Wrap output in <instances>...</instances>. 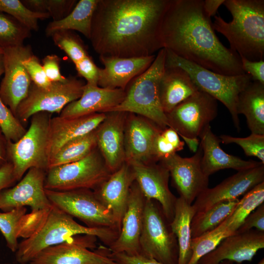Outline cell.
Returning a JSON list of instances; mask_svg holds the SVG:
<instances>
[{
    "instance_id": "ffe728a7",
    "label": "cell",
    "mask_w": 264,
    "mask_h": 264,
    "mask_svg": "<svg viewBox=\"0 0 264 264\" xmlns=\"http://www.w3.org/2000/svg\"><path fill=\"white\" fill-rule=\"evenodd\" d=\"M161 130L150 120L128 112L124 132L125 162H156L154 157L153 145Z\"/></svg>"
},
{
    "instance_id": "db71d44e",
    "label": "cell",
    "mask_w": 264,
    "mask_h": 264,
    "mask_svg": "<svg viewBox=\"0 0 264 264\" xmlns=\"http://www.w3.org/2000/svg\"><path fill=\"white\" fill-rule=\"evenodd\" d=\"M186 144L190 151L195 153L199 146V140L198 137L189 138L183 136H180Z\"/></svg>"
},
{
    "instance_id": "d590c367",
    "label": "cell",
    "mask_w": 264,
    "mask_h": 264,
    "mask_svg": "<svg viewBox=\"0 0 264 264\" xmlns=\"http://www.w3.org/2000/svg\"><path fill=\"white\" fill-rule=\"evenodd\" d=\"M31 31L13 17L0 12V47L2 49L23 44Z\"/></svg>"
},
{
    "instance_id": "9c48e42d",
    "label": "cell",
    "mask_w": 264,
    "mask_h": 264,
    "mask_svg": "<svg viewBox=\"0 0 264 264\" xmlns=\"http://www.w3.org/2000/svg\"><path fill=\"white\" fill-rule=\"evenodd\" d=\"M139 246L141 255L162 264H177L176 238L161 206L153 199L145 198Z\"/></svg>"
},
{
    "instance_id": "d4e9b609",
    "label": "cell",
    "mask_w": 264,
    "mask_h": 264,
    "mask_svg": "<svg viewBox=\"0 0 264 264\" xmlns=\"http://www.w3.org/2000/svg\"><path fill=\"white\" fill-rule=\"evenodd\" d=\"M125 96L124 89L103 88L86 83L81 96L67 104L59 116L73 118L95 113H106L121 103Z\"/></svg>"
},
{
    "instance_id": "91938a15",
    "label": "cell",
    "mask_w": 264,
    "mask_h": 264,
    "mask_svg": "<svg viewBox=\"0 0 264 264\" xmlns=\"http://www.w3.org/2000/svg\"><path fill=\"white\" fill-rule=\"evenodd\" d=\"M10 264V263H6V264Z\"/></svg>"
},
{
    "instance_id": "e575fe53",
    "label": "cell",
    "mask_w": 264,
    "mask_h": 264,
    "mask_svg": "<svg viewBox=\"0 0 264 264\" xmlns=\"http://www.w3.org/2000/svg\"><path fill=\"white\" fill-rule=\"evenodd\" d=\"M96 147L95 129L64 145L50 159L48 169L81 159Z\"/></svg>"
},
{
    "instance_id": "7bdbcfd3",
    "label": "cell",
    "mask_w": 264,
    "mask_h": 264,
    "mask_svg": "<svg viewBox=\"0 0 264 264\" xmlns=\"http://www.w3.org/2000/svg\"><path fill=\"white\" fill-rule=\"evenodd\" d=\"M22 64L33 84L42 88L51 85L52 82L47 78L37 56L31 55L22 61Z\"/></svg>"
},
{
    "instance_id": "ba28073f",
    "label": "cell",
    "mask_w": 264,
    "mask_h": 264,
    "mask_svg": "<svg viewBox=\"0 0 264 264\" xmlns=\"http://www.w3.org/2000/svg\"><path fill=\"white\" fill-rule=\"evenodd\" d=\"M111 174L96 147L81 159L49 168L46 172L44 188L59 191L94 190Z\"/></svg>"
},
{
    "instance_id": "c3c4849f",
    "label": "cell",
    "mask_w": 264,
    "mask_h": 264,
    "mask_svg": "<svg viewBox=\"0 0 264 264\" xmlns=\"http://www.w3.org/2000/svg\"><path fill=\"white\" fill-rule=\"evenodd\" d=\"M244 73L249 75L252 81L264 84V60L252 61L240 57Z\"/></svg>"
},
{
    "instance_id": "3957f363",
    "label": "cell",
    "mask_w": 264,
    "mask_h": 264,
    "mask_svg": "<svg viewBox=\"0 0 264 264\" xmlns=\"http://www.w3.org/2000/svg\"><path fill=\"white\" fill-rule=\"evenodd\" d=\"M223 4L232 20L227 22L215 16L214 30L227 39L230 48L240 57L264 60V0H225Z\"/></svg>"
},
{
    "instance_id": "f35d334b",
    "label": "cell",
    "mask_w": 264,
    "mask_h": 264,
    "mask_svg": "<svg viewBox=\"0 0 264 264\" xmlns=\"http://www.w3.org/2000/svg\"><path fill=\"white\" fill-rule=\"evenodd\" d=\"M229 235L220 224L213 230L191 240L192 256L188 264H198L203 256L214 250Z\"/></svg>"
},
{
    "instance_id": "7a4b0ae2",
    "label": "cell",
    "mask_w": 264,
    "mask_h": 264,
    "mask_svg": "<svg viewBox=\"0 0 264 264\" xmlns=\"http://www.w3.org/2000/svg\"><path fill=\"white\" fill-rule=\"evenodd\" d=\"M163 47L213 72L244 74L240 56L219 40L203 0H170L162 21Z\"/></svg>"
},
{
    "instance_id": "681fc988",
    "label": "cell",
    "mask_w": 264,
    "mask_h": 264,
    "mask_svg": "<svg viewBox=\"0 0 264 264\" xmlns=\"http://www.w3.org/2000/svg\"><path fill=\"white\" fill-rule=\"evenodd\" d=\"M109 255L119 264H162L154 259L141 254L129 255L124 253H113L110 252Z\"/></svg>"
},
{
    "instance_id": "ee69618b",
    "label": "cell",
    "mask_w": 264,
    "mask_h": 264,
    "mask_svg": "<svg viewBox=\"0 0 264 264\" xmlns=\"http://www.w3.org/2000/svg\"><path fill=\"white\" fill-rule=\"evenodd\" d=\"M77 2L76 0H44V12L53 21H60L71 12Z\"/></svg>"
},
{
    "instance_id": "7c38bea8",
    "label": "cell",
    "mask_w": 264,
    "mask_h": 264,
    "mask_svg": "<svg viewBox=\"0 0 264 264\" xmlns=\"http://www.w3.org/2000/svg\"><path fill=\"white\" fill-rule=\"evenodd\" d=\"M97 239L92 235L75 236L64 242L44 249L29 264H119L109 256L108 248H97Z\"/></svg>"
},
{
    "instance_id": "83f0119b",
    "label": "cell",
    "mask_w": 264,
    "mask_h": 264,
    "mask_svg": "<svg viewBox=\"0 0 264 264\" xmlns=\"http://www.w3.org/2000/svg\"><path fill=\"white\" fill-rule=\"evenodd\" d=\"M48 209L26 214L27 209L23 207L0 212V231L11 251H17L19 237L27 239L34 232Z\"/></svg>"
},
{
    "instance_id": "603a6c76",
    "label": "cell",
    "mask_w": 264,
    "mask_h": 264,
    "mask_svg": "<svg viewBox=\"0 0 264 264\" xmlns=\"http://www.w3.org/2000/svg\"><path fill=\"white\" fill-rule=\"evenodd\" d=\"M155 56L126 58L99 55L104 67L99 69L98 86L125 90L133 79L149 68Z\"/></svg>"
},
{
    "instance_id": "680465c9",
    "label": "cell",
    "mask_w": 264,
    "mask_h": 264,
    "mask_svg": "<svg viewBox=\"0 0 264 264\" xmlns=\"http://www.w3.org/2000/svg\"><path fill=\"white\" fill-rule=\"evenodd\" d=\"M3 49L2 48L0 47V54H3Z\"/></svg>"
},
{
    "instance_id": "8fae6325",
    "label": "cell",
    "mask_w": 264,
    "mask_h": 264,
    "mask_svg": "<svg viewBox=\"0 0 264 264\" xmlns=\"http://www.w3.org/2000/svg\"><path fill=\"white\" fill-rule=\"evenodd\" d=\"M52 204L89 227H108L119 232L120 226L111 213L89 189L59 191L45 189Z\"/></svg>"
},
{
    "instance_id": "2e32d148",
    "label": "cell",
    "mask_w": 264,
    "mask_h": 264,
    "mask_svg": "<svg viewBox=\"0 0 264 264\" xmlns=\"http://www.w3.org/2000/svg\"><path fill=\"white\" fill-rule=\"evenodd\" d=\"M45 175L43 170L29 169L17 184L0 192V210L7 212L27 206L31 211L37 212L50 208L52 203L44 188Z\"/></svg>"
},
{
    "instance_id": "e0dca14e",
    "label": "cell",
    "mask_w": 264,
    "mask_h": 264,
    "mask_svg": "<svg viewBox=\"0 0 264 264\" xmlns=\"http://www.w3.org/2000/svg\"><path fill=\"white\" fill-rule=\"evenodd\" d=\"M264 181V164L238 171L216 186L207 188L195 199V213L205 211L217 204L234 200Z\"/></svg>"
},
{
    "instance_id": "f1b7e54d",
    "label": "cell",
    "mask_w": 264,
    "mask_h": 264,
    "mask_svg": "<svg viewBox=\"0 0 264 264\" xmlns=\"http://www.w3.org/2000/svg\"><path fill=\"white\" fill-rule=\"evenodd\" d=\"M199 89L188 73L176 66H165L160 78L159 97L165 114Z\"/></svg>"
},
{
    "instance_id": "4fadbf2b",
    "label": "cell",
    "mask_w": 264,
    "mask_h": 264,
    "mask_svg": "<svg viewBox=\"0 0 264 264\" xmlns=\"http://www.w3.org/2000/svg\"><path fill=\"white\" fill-rule=\"evenodd\" d=\"M218 114L217 100L199 90L166 114L179 136L199 137Z\"/></svg>"
},
{
    "instance_id": "277c9868",
    "label": "cell",
    "mask_w": 264,
    "mask_h": 264,
    "mask_svg": "<svg viewBox=\"0 0 264 264\" xmlns=\"http://www.w3.org/2000/svg\"><path fill=\"white\" fill-rule=\"evenodd\" d=\"M118 234V231L110 228L81 225L72 217L52 204L34 232L19 243L16 260L20 264H27L44 249L77 235L94 236L109 246Z\"/></svg>"
},
{
    "instance_id": "74e56055",
    "label": "cell",
    "mask_w": 264,
    "mask_h": 264,
    "mask_svg": "<svg viewBox=\"0 0 264 264\" xmlns=\"http://www.w3.org/2000/svg\"><path fill=\"white\" fill-rule=\"evenodd\" d=\"M51 37L54 44L64 51L74 64L89 55L83 40L73 31L57 30Z\"/></svg>"
},
{
    "instance_id": "4316f807",
    "label": "cell",
    "mask_w": 264,
    "mask_h": 264,
    "mask_svg": "<svg viewBox=\"0 0 264 264\" xmlns=\"http://www.w3.org/2000/svg\"><path fill=\"white\" fill-rule=\"evenodd\" d=\"M199 138L202 151L201 169L208 177L221 170L232 169L240 171L264 164L261 162L243 160L225 152L220 148V141L212 132L210 125Z\"/></svg>"
},
{
    "instance_id": "60d3db41",
    "label": "cell",
    "mask_w": 264,
    "mask_h": 264,
    "mask_svg": "<svg viewBox=\"0 0 264 264\" xmlns=\"http://www.w3.org/2000/svg\"><path fill=\"white\" fill-rule=\"evenodd\" d=\"M219 138L222 143L237 144L246 156L256 157L264 164V135L251 133L246 137H237L222 134Z\"/></svg>"
},
{
    "instance_id": "f907efd6",
    "label": "cell",
    "mask_w": 264,
    "mask_h": 264,
    "mask_svg": "<svg viewBox=\"0 0 264 264\" xmlns=\"http://www.w3.org/2000/svg\"><path fill=\"white\" fill-rule=\"evenodd\" d=\"M17 180L13 173L12 164L8 161L0 168V192L11 186Z\"/></svg>"
},
{
    "instance_id": "bcb514c9",
    "label": "cell",
    "mask_w": 264,
    "mask_h": 264,
    "mask_svg": "<svg viewBox=\"0 0 264 264\" xmlns=\"http://www.w3.org/2000/svg\"><path fill=\"white\" fill-rule=\"evenodd\" d=\"M61 59L55 54L47 55L42 59V66L48 79L51 82H63L66 77L62 75L60 64Z\"/></svg>"
},
{
    "instance_id": "11a10c76",
    "label": "cell",
    "mask_w": 264,
    "mask_h": 264,
    "mask_svg": "<svg viewBox=\"0 0 264 264\" xmlns=\"http://www.w3.org/2000/svg\"><path fill=\"white\" fill-rule=\"evenodd\" d=\"M4 73L3 54H0V77Z\"/></svg>"
},
{
    "instance_id": "484cf974",
    "label": "cell",
    "mask_w": 264,
    "mask_h": 264,
    "mask_svg": "<svg viewBox=\"0 0 264 264\" xmlns=\"http://www.w3.org/2000/svg\"><path fill=\"white\" fill-rule=\"evenodd\" d=\"M106 116L105 113H95L73 118L59 116L51 118L47 144L49 160L67 142L95 130Z\"/></svg>"
},
{
    "instance_id": "5b68a950",
    "label": "cell",
    "mask_w": 264,
    "mask_h": 264,
    "mask_svg": "<svg viewBox=\"0 0 264 264\" xmlns=\"http://www.w3.org/2000/svg\"><path fill=\"white\" fill-rule=\"evenodd\" d=\"M165 48L160 49L149 68L127 85L121 103L108 112L132 113L150 120L162 130L169 127L158 91L159 81L165 69Z\"/></svg>"
},
{
    "instance_id": "8d00e7d4",
    "label": "cell",
    "mask_w": 264,
    "mask_h": 264,
    "mask_svg": "<svg viewBox=\"0 0 264 264\" xmlns=\"http://www.w3.org/2000/svg\"><path fill=\"white\" fill-rule=\"evenodd\" d=\"M0 12L13 17L30 31H35L39 30V20L50 18L47 13L30 11L19 0H0Z\"/></svg>"
},
{
    "instance_id": "1f68e13d",
    "label": "cell",
    "mask_w": 264,
    "mask_h": 264,
    "mask_svg": "<svg viewBox=\"0 0 264 264\" xmlns=\"http://www.w3.org/2000/svg\"><path fill=\"white\" fill-rule=\"evenodd\" d=\"M99 0H80L71 12L64 19L49 22L45 29V35L51 37L60 30L77 31L89 40L91 25L95 8Z\"/></svg>"
},
{
    "instance_id": "d6986e66",
    "label": "cell",
    "mask_w": 264,
    "mask_h": 264,
    "mask_svg": "<svg viewBox=\"0 0 264 264\" xmlns=\"http://www.w3.org/2000/svg\"><path fill=\"white\" fill-rule=\"evenodd\" d=\"M145 198L134 180L131 186L126 211L116 239L109 246L111 253L140 254L139 239L143 225Z\"/></svg>"
},
{
    "instance_id": "5bb4252c",
    "label": "cell",
    "mask_w": 264,
    "mask_h": 264,
    "mask_svg": "<svg viewBox=\"0 0 264 264\" xmlns=\"http://www.w3.org/2000/svg\"><path fill=\"white\" fill-rule=\"evenodd\" d=\"M3 49L4 75L0 85V98L16 116L17 109L27 96L32 83L22 61L33 53L29 44Z\"/></svg>"
},
{
    "instance_id": "836d02e7",
    "label": "cell",
    "mask_w": 264,
    "mask_h": 264,
    "mask_svg": "<svg viewBox=\"0 0 264 264\" xmlns=\"http://www.w3.org/2000/svg\"><path fill=\"white\" fill-rule=\"evenodd\" d=\"M264 201V181L256 185L239 199L233 212L221 223L228 234H234L245 218Z\"/></svg>"
},
{
    "instance_id": "8992f818",
    "label": "cell",
    "mask_w": 264,
    "mask_h": 264,
    "mask_svg": "<svg viewBox=\"0 0 264 264\" xmlns=\"http://www.w3.org/2000/svg\"><path fill=\"white\" fill-rule=\"evenodd\" d=\"M165 66H176L185 70L198 89L222 103L228 110L238 131L240 122L237 110L240 93L252 81L244 74L229 76L218 73L180 58L166 49Z\"/></svg>"
},
{
    "instance_id": "52a82bcc",
    "label": "cell",
    "mask_w": 264,
    "mask_h": 264,
    "mask_svg": "<svg viewBox=\"0 0 264 264\" xmlns=\"http://www.w3.org/2000/svg\"><path fill=\"white\" fill-rule=\"evenodd\" d=\"M51 114L45 111L34 114L24 135L16 142L7 141L8 160L13 165L17 181H20L31 168L47 171L49 161L47 144Z\"/></svg>"
},
{
    "instance_id": "ab89813d",
    "label": "cell",
    "mask_w": 264,
    "mask_h": 264,
    "mask_svg": "<svg viewBox=\"0 0 264 264\" xmlns=\"http://www.w3.org/2000/svg\"><path fill=\"white\" fill-rule=\"evenodd\" d=\"M185 143L177 132L167 127L161 130L156 136L153 145V155L155 162H159L177 152L182 150Z\"/></svg>"
},
{
    "instance_id": "44dd1931",
    "label": "cell",
    "mask_w": 264,
    "mask_h": 264,
    "mask_svg": "<svg viewBox=\"0 0 264 264\" xmlns=\"http://www.w3.org/2000/svg\"><path fill=\"white\" fill-rule=\"evenodd\" d=\"M105 113V118L96 129L97 147L112 173L125 162L124 132L128 112Z\"/></svg>"
},
{
    "instance_id": "f546056e",
    "label": "cell",
    "mask_w": 264,
    "mask_h": 264,
    "mask_svg": "<svg viewBox=\"0 0 264 264\" xmlns=\"http://www.w3.org/2000/svg\"><path fill=\"white\" fill-rule=\"evenodd\" d=\"M237 110L245 117L251 133L264 135V84L252 81L240 93Z\"/></svg>"
},
{
    "instance_id": "816d5d0a",
    "label": "cell",
    "mask_w": 264,
    "mask_h": 264,
    "mask_svg": "<svg viewBox=\"0 0 264 264\" xmlns=\"http://www.w3.org/2000/svg\"><path fill=\"white\" fill-rule=\"evenodd\" d=\"M225 0H204L203 6L206 15L211 18L215 16L219 8L223 4Z\"/></svg>"
},
{
    "instance_id": "9f6ffc18",
    "label": "cell",
    "mask_w": 264,
    "mask_h": 264,
    "mask_svg": "<svg viewBox=\"0 0 264 264\" xmlns=\"http://www.w3.org/2000/svg\"><path fill=\"white\" fill-rule=\"evenodd\" d=\"M219 264H234V263L229 261H223L220 262Z\"/></svg>"
},
{
    "instance_id": "7402d4cb",
    "label": "cell",
    "mask_w": 264,
    "mask_h": 264,
    "mask_svg": "<svg viewBox=\"0 0 264 264\" xmlns=\"http://www.w3.org/2000/svg\"><path fill=\"white\" fill-rule=\"evenodd\" d=\"M264 248V232L251 229L227 237L202 257L198 264H219L223 261L240 264L251 261L257 252Z\"/></svg>"
},
{
    "instance_id": "9a60e30c",
    "label": "cell",
    "mask_w": 264,
    "mask_h": 264,
    "mask_svg": "<svg viewBox=\"0 0 264 264\" xmlns=\"http://www.w3.org/2000/svg\"><path fill=\"white\" fill-rule=\"evenodd\" d=\"M202 156L199 144L197 151L191 157H182L176 153L159 161L168 170L179 197L190 204L208 188L209 177L204 174L201 169Z\"/></svg>"
},
{
    "instance_id": "7dc6e473",
    "label": "cell",
    "mask_w": 264,
    "mask_h": 264,
    "mask_svg": "<svg viewBox=\"0 0 264 264\" xmlns=\"http://www.w3.org/2000/svg\"><path fill=\"white\" fill-rule=\"evenodd\" d=\"M253 228L264 232V203L260 205L245 218L235 234L242 233Z\"/></svg>"
},
{
    "instance_id": "6f0895ef",
    "label": "cell",
    "mask_w": 264,
    "mask_h": 264,
    "mask_svg": "<svg viewBox=\"0 0 264 264\" xmlns=\"http://www.w3.org/2000/svg\"><path fill=\"white\" fill-rule=\"evenodd\" d=\"M257 264H264V259H261Z\"/></svg>"
},
{
    "instance_id": "ac0fdd59",
    "label": "cell",
    "mask_w": 264,
    "mask_h": 264,
    "mask_svg": "<svg viewBox=\"0 0 264 264\" xmlns=\"http://www.w3.org/2000/svg\"><path fill=\"white\" fill-rule=\"evenodd\" d=\"M128 164L132 168L134 180L144 197L158 202L166 218L170 223L174 217L177 198L169 189L170 175L168 170L160 163L146 164L133 162Z\"/></svg>"
},
{
    "instance_id": "f5cc1de1",
    "label": "cell",
    "mask_w": 264,
    "mask_h": 264,
    "mask_svg": "<svg viewBox=\"0 0 264 264\" xmlns=\"http://www.w3.org/2000/svg\"><path fill=\"white\" fill-rule=\"evenodd\" d=\"M8 161L7 141L0 128V168Z\"/></svg>"
},
{
    "instance_id": "f6af8a7d",
    "label": "cell",
    "mask_w": 264,
    "mask_h": 264,
    "mask_svg": "<svg viewBox=\"0 0 264 264\" xmlns=\"http://www.w3.org/2000/svg\"><path fill=\"white\" fill-rule=\"evenodd\" d=\"M78 75L87 81V84L98 86L99 69L89 55L74 64Z\"/></svg>"
},
{
    "instance_id": "30bf717a",
    "label": "cell",
    "mask_w": 264,
    "mask_h": 264,
    "mask_svg": "<svg viewBox=\"0 0 264 264\" xmlns=\"http://www.w3.org/2000/svg\"><path fill=\"white\" fill-rule=\"evenodd\" d=\"M85 84L83 80L73 76L66 77L63 82H52L46 88L32 83L27 96L17 109L16 117L25 123L38 112L60 114L67 104L81 96Z\"/></svg>"
},
{
    "instance_id": "6da1fadb",
    "label": "cell",
    "mask_w": 264,
    "mask_h": 264,
    "mask_svg": "<svg viewBox=\"0 0 264 264\" xmlns=\"http://www.w3.org/2000/svg\"><path fill=\"white\" fill-rule=\"evenodd\" d=\"M170 0H99L89 40L99 55L142 57L163 48L160 30Z\"/></svg>"
},
{
    "instance_id": "d6a6232c",
    "label": "cell",
    "mask_w": 264,
    "mask_h": 264,
    "mask_svg": "<svg viewBox=\"0 0 264 264\" xmlns=\"http://www.w3.org/2000/svg\"><path fill=\"white\" fill-rule=\"evenodd\" d=\"M239 198L222 202L210 209L196 213L191 222L192 239L205 234L221 224L235 209Z\"/></svg>"
},
{
    "instance_id": "4dcf8cb0",
    "label": "cell",
    "mask_w": 264,
    "mask_h": 264,
    "mask_svg": "<svg viewBox=\"0 0 264 264\" xmlns=\"http://www.w3.org/2000/svg\"><path fill=\"white\" fill-rule=\"evenodd\" d=\"M195 213L192 204L181 197L176 198L174 217L170 225L177 242V264H188L191 258V222Z\"/></svg>"
},
{
    "instance_id": "cb8c5ba5",
    "label": "cell",
    "mask_w": 264,
    "mask_h": 264,
    "mask_svg": "<svg viewBox=\"0 0 264 264\" xmlns=\"http://www.w3.org/2000/svg\"><path fill=\"white\" fill-rule=\"evenodd\" d=\"M134 180L130 164L125 162L93 191L98 199L111 213L120 227L130 188Z\"/></svg>"
},
{
    "instance_id": "b9f144b4",
    "label": "cell",
    "mask_w": 264,
    "mask_h": 264,
    "mask_svg": "<svg viewBox=\"0 0 264 264\" xmlns=\"http://www.w3.org/2000/svg\"><path fill=\"white\" fill-rule=\"evenodd\" d=\"M0 128L7 141L16 142L27 130L0 98Z\"/></svg>"
}]
</instances>
